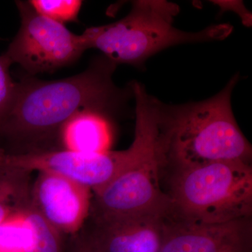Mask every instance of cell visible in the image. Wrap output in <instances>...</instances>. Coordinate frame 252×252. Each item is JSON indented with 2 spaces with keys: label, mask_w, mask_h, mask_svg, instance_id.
<instances>
[{
  "label": "cell",
  "mask_w": 252,
  "mask_h": 252,
  "mask_svg": "<svg viewBox=\"0 0 252 252\" xmlns=\"http://www.w3.org/2000/svg\"><path fill=\"white\" fill-rule=\"evenodd\" d=\"M107 113L85 109L73 116L60 130L59 149L88 154L110 150L112 130Z\"/></svg>",
  "instance_id": "8fae6325"
},
{
  "label": "cell",
  "mask_w": 252,
  "mask_h": 252,
  "mask_svg": "<svg viewBox=\"0 0 252 252\" xmlns=\"http://www.w3.org/2000/svg\"><path fill=\"white\" fill-rule=\"evenodd\" d=\"M11 64L4 55L0 56V130L9 114L16 93V82L10 74Z\"/></svg>",
  "instance_id": "2e32d148"
},
{
  "label": "cell",
  "mask_w": 252,
  "mask_h": 252,
  "mask_svg": "<svg viewBox=\"0 0 252 252\" xmlns=\"http://www.w3.org/2000/svg\"><path fill=\"white\" fill-rule=\"evenodd\" d=\"M32 245V229L24 212L0 224V252H30Z\"/></svg>",
  "instance_id": "4fadbf2b"
},
{
  "label": "cell",
  "mask_w": 252,
  "mask_h": 252,
  "mask_svg": "<svg viewBox=\"0 0 252 252\" xmlns=\"http://www.w3.org/2000/svg\"><path fill=\"white\" fill-rule=\"evenodd\" d=\"M116 67L103 56L72 77L56 81L28 77L16 82L12 105L0 130V136L16 148L9 154L54 150L61 127L77 113L115 109L124 94L113 82Z\"/></svg>",
  "instance_id": "6da1fadb"
},
{
  "label": "cell",
  "mask_w": 252,
  "mask_h": 252,
  "mask_svg": "<svg viewBox=\"0 0 252 252\" xmlns=\"http://www.w3.org/2000/svg\"><path fill=\"white\" fill-rule=\"evenodd\" d=\"M217 4L220 5L221 9H230L240 15V17L243 19L245 25H250L251 23L252 15L245 7L243 3H239L238 1H216Z\"/></svg>",
  "instance_id": "ac0fdd59"
},
{
  "label": "cell",
  "mask_w": 252,
  "mask_h": 252,
  "mask_svg": "<svg viewBox=\"0 0 252 252\" xmlns=\"http://www.w3.org/2000/svg\"><path fill=\"white\" fill-rule=\"evenodd\" d=\"M130 87L135 100L138 149L124 171L94 192L89 214L93 222L170 212V198L160 187V172L168 161L164 104L140 83L132 82Z\"/></svg>",
  "instance_id": "7a4b0ae2"
},
{
  "label": "cell",
  "mask_w": 252,
  "mask_h": 252,
  "mask_svg": "<svg viewBox=\"0 0 252 252\" xmlns=\"http://www.w3.org/2000/svg\"><path fill=\"white\" fill-rule=\"evenodd\" d=\"M32 172L3 164L0 167V224L31 203Z\"/></svg>",
  "instance_id": "7c38bea8"
},
{
  "label": "cell",
  "mask_w": 252,
  "mask_h": 252,
  "mask_svg": "<svg viewBox=\"0 0 252 252\" xmlns=\"http://www.w3.org/2000/svg\"><path fill=\"white\" fill-rule=\"evenodd\" d=\"M76 235L69 252H100L89 232Z\"/></svg>",
  "instance_id": "e0dca14e"
},
{
  "label": "cell",
  "mask_w": 252,
  "mask_h": 252,
  "mask_svg": "<svg viewBox=\"0 0 252 252\" xmlns=\"http://www.w3.org/2000/svg\"><path fill=\"white\" fill-rule=\"evenodd\" d=\"M238 77H232L210 98L180 105L164 104L167 157L178 169L217 162L250 163L251 144L239 127L231 105Z\"/></svg>",
  "instance_id": "3957f363"
},
{
  "label": "cell",
  "mask_w": 252,
  "mask_h": 252,
  "mask_svg": "<svg viewBox=\"0 0 252 252\" xmlns=\"http://www.w3.org/2000/svg\"><path fill=\"white\" fill-rule=\"evenodd\" d=\"M38 172L32 186V205L63 234H76L89 217L92 190L58 174Z\"/></svg>",
  "instance_id": "ba28073f"
},
{
  "label": "cell",
  "mask_w": 252,
  "mask_h": 252,
  "mask_svg": "<svg viewBox=\"0 0 252 252\" xmlns=\"http://www.w3.org/2000/svg\"><path fill=\"white\" fill-rule=\"evenodd\" d=\"M167 215L147 213L94 222L89 233L100 252H160Z\"/></svg>",
  "instance_id": "30bf717a"
},
{
  "label": "cell",
  "mask_w": 252,
  "mask_h": 252,
  "mask_svg": "<svg viewBox=\"0 0 252 252\" xmlns=\"http://www.w3.org/2000/svg\"><path fill=\"white\" fill-rule=\"evenodd\" d=\"M169 216L200 224L246 220L252 212V169L248 162H217L178 169L169 194Z\"/></svg>",
  "instance_id": "5b68a950"
},
{
  "label": "cell",
  "mask_w": 252,
  "mask_h": 252,
  "mask_svg": "<svg viewBox=\"0 0 252 252\" xmlns=\"http://www.w3.org/2000/svg\"><path fill=\"white\" fill-rule=\"evenodd\" d=\"M138 144L134 139L126 150L88 154L72 151L51 150L23 154H7L5 163L32 172L58 174L86 186L93 192L106 185L130 165Z\"/></svg>",
  "instance_id": "52a82bcc"
},
{
  "label": "cell",
  "mask_w": 252,
  "mask_h": 252,
  "mask_svg": "<svg viewBox=\"0 0 252 252\" xmlns=\"http://www.w3.org/2000/svg\"><path fill=\"white\" fill-rule=\"evenodd\" d=\"M177 4L161 0H138L130 12L116 22L86 29L81 34L86 50L95 49L115 64L138 66L162 50L184 44L221 41L233 31L227 23L198 32L174 26L180 13Z\"/></svg>",
  "instance_id": "277c9868"
},
{
  "label": "cell",
  "mask_w": 252,
  "mask_h": 252,
  "mask_svg": "<svg viewBox=\"0 0 252 252\" xmlns=\"http://www.w3.org/2000/svg\"><path fill=\"white\" fill-rule=\"evenodd\" d=\"M16 4L21 27L3 54L11 64H19L31 75L52 72L76 62L86 51L81 34L39 14L29 1Z\"/></svg>",
  "instance_id": "8992f818"
},
{
  "label": "cell",
  "mask_w": 252,
  "mask_h": 252,
  "mask_svg": "<svg viewBox=\"0 0 252 252\" xmlns=\"http://www.w3.org/2000/svg\"><path fill=\"white\" fill-rule=\"evenodd\" d=\"M29 2L39 14L64 25L78 21L83 1L79 0H32Z\"/></svg>",
  "instance_id": "9a60e30c"
},
{
  "label": "cell",
  "mask_w": 252,
  "mask_h": 252,
  "mask_svg": "<svg viewBox=\"0 0 252 252\" xmlns=\"http://www.w3.org/2000/svg\"><path fill=\"white\" fill-rule=\"evenodd\" d=\"M247 229L246 220L200 224L167 216L160 252H240Z\"/></svg>",
  "instance_id": "9c48e42d"
},
{
  "label": "cell",
  "mask_w": 252,
  "mask_h": 252,
  "mask_svg": "<svg viewBox=\"0 0 252 252\" xmlns=\"http://www.w3.org/2000/svg\"><path fill=\"white\" fill-rule=\"evenodd\" d=\"M7 157V152L0 146V167L2 166Z\"/></svg>",
  "instance_id": "d6986e66"
},
{
  "label": "cell",
  "mask_w": 252,
  "mask_h": 252,
  "mask_svg": "<svg viewBox=\"0 0 252 252\" xmlns=\"http://www.w3.org/2000/svg\"><path fill=\"white\" fill-rule=\"evenodd\" d=\"M24 213L33 232L30 252H63V233L50 224L32 203Z\"/></svg>",
  "instance_id": "5bb4252c"
}]
</instances>
